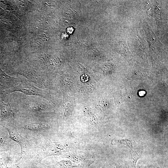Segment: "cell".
<instances>
[{
  "label": "cell",
  "instance_id": "1",
  "mask_svg": "<svg viewBox=\"0 0 168 168\" xmlns=\"http://www.w3.org/2000/svg\"><path fill=\"white\" fill-rule=\"evenodd\" d=\"M14 91H19L26 95L48 98L45 91L35 86L29 82L26 81H23L10 89L5 90L4 92L7 94H10Z\"/></svg>",
  "mask_w": 168,
  "mask_h": 168
},
{
  "label": "cell",
  "instance_id": "2",
  "mask_svg": "<svg viewBox=\"0 0 168 168\" xmlns=\"http://www.w3.org/2000/svg\"><path fill=\"white\" fill-rule=\"evenodd\" d=\"M8 94L4 92L0 96V111L2 119H7L13 115V113Z\"/></svg>",
  "mask_w": 168,
  "mask_h": 168
},
{
  "label": "cell",
  "instance_id": "3",
  "mask_svg": "<svg viewBox=\"0 0 168 168\" xmlns=\"http://www.w3.org/2000/svg\"><path fill=\"white\" fill-rule=\"evenodd\" d=\"M133 143V148L130 151L131 165L132 168H136L137 162L141 158L143 149L142 146L137 144L134 141Z\"/></svg>",
  "mask_w": 168,
  "mask_h": 168
},
{
  "label": "cell",
  "instance_id": "4",
  "mask_svg": "<svg viewBox=\"0 0 168 168\" xmlns=\"http://www.w3.org/2000/svg\"><path fill=\"white\" fill-rule=\"evenodd\" d=\"M16 78L7 75L0 68V87L4 90L12 88Z\"/></svg>",
  "mask_w": 168,
  "mask_h": 168
},
{
  "label": "cell",
  "instance_id": "5",
  "mask_svg": "<svg viewBox=\"0 0 168 168\" xmlns=\"http://www.w3.org/2000/svg\"><path fill=\"white\" fill-rule=\"evenodd\" d=\"M10 138L13 141L18 143L20 147L21 155L24 152L25 144L23 137L19 134L17 130L11 128H6Z\"/></svg>",
  "mask_w": 168,
  "mask_h": 168
},
{
  "label": "cell",
  "instance_id": "6",
  "mask_svg": "<svg viewBox=\"0 0 168 168\" xmlns=\"http://www.w3.org/2000/svg\"><path fill=\"white\" fill-rule=\"evenodd\" d=\"M19 73L33 83L39 85H42V80L41 77L34 72L30 71H21L19 72Z\"/></svg>",
  "mask_w": 168,
  "mask_h": 168
},
{
  "label": "cell",
  "instance_id": "7",
  "mask_svg": "<svg viewBox=\"0 0 168 168\" xmlns=\"http://www.w3.org/2000/svg\"><path fill=\"white\" fill-rule=\"evenodd\" d=\"M50 126L47 124L42 123H33L24 124V128L31 131H40L49 128Z\"/></svg>",
  "mask_w": 168,
  "mask_h": 168
},
{
  "label": "cell",
  "instance_id": "8",
  "mask_svg": "<svg viewBox=\"0 0 168 168\" xmlns=\"http://www.w3.org/2000/svg\"><path fill=\"white\" fill-rule=\"evenodd\" d=\"M116 144H122L125 145L130 149L133 148V145L132 142L127 139H118L114 138L111 140V144L112 145Z\"/></svg>",
  "mask_w": 168,
  "mask_h": 168
},
{
  "label": "cell",
  "instance_id": "9",
  "mask_svg": "<svg viewBox=\"0 0 168 168\" xmlns=\"http://www.w3.org/2000/svg\"><path fill=\"white\" fill-rule=\"evenodd\" d=\"M27 107L29 111L33 112L41 111L44 110L43 105L38 102H30Z\"/></svg>",
  "mask_w": 168,
  "mask_h": 168
},
{
  "label": "cell",
  "instance_id": "10",
  "mask_svg": "<svg viewBox=\"0 0 168 168\" xmlns=\"http://www.w3.org/2000/svg\"><path fill=\"white\" fill-rule=\"evenodd\" d=\"M89 119L90 123L94 125H96L98 124V120L96 116L93 114H89Z\"/></svg>",
  "mask_w": 168,
  "mask_h": 168
},
{
  "label": "cell",
  "instance_id": "11",
  "mask_svg": "<svg viewBox=\"0 0 168 168\" xmlns=\"http://www.w3.org/2000/svg\"><path fill=\"white\" fill-rule=\"evenodd\" d=\"M60 166L63 167H65L68 166H69L70 164V162L68 161H61L59 163Z\"/></svg>",
  "mask_w": 168,
  "mask_h": 168
},
{
  "label": "cell",
  "instance_id": "12",
  "mask_svg": "<svg viewBox=\"0 0 168 168\" xmlns=\"http://www.w3.org/2000/svg\"><path fill=\"white\" fill-rule=\"evenodd\" d=\"M55 147L57 149L63 150L64 149V147L59 142H54Z\"/></svg>",
  "mask_w": 168,
  "mask_h": 168
},
{
  "label": "cell",
  "instance_id": "13",
  "mask_svg": "<svg viewBox=\"0 0 168 168\" xmlns=\"http://www.w3.org/2000/svg\"><path fill=\"white\" fill-rule=\"evenodd\" d=\"M0 168H7L6 164L1 158H0Z\"/></svg>",
  "mask_w": 168,
  "mask_h": 168
},
{
  "label": "cell",
  "instance_id": "14",
  "mask_svg": "<svg viewBox=\"0 0 168 168\" xmlns=\"http://www.w3.org/2000/svg\"><path fill=\"white\" fill-rule=\"evenodd\" d=\"M5 91V90L0 87V96Z\"/></svg>",
  "mask_w": 168,
  "mask_h": 168
},
{
  "label": "cell",
  "instance_id": "15",
  "mask_svg": "<svg viewBox=\"0 0 168 168\" xmlns=\"http://www.w3.org/2000/svg\"><path fill=\"white\" fill-rule=\"evenodd\" d=\"M3 138L1 136H0V143H1L3 142Z\"/></svg>",
  "mask_w": 168,
  "mask_h": 168
},
{
  "label": "cell",
  "instance_id": "16",
  "mask_svg": "<svg viewBox=\"0 0 168 168\" xmlns=\"http://www.w3.org/2000/svg\"><path fill=\"white\" fill-rule=\"evenodd\" d=\"M155 168H161L158 166L156 167Z\"/></svg>",
  "mask_w": 168,
  "mask_h": 168
},
{
  "label": "cell",
  "instance_id": "17",
  "mask_svg": "<svg viewBox=\"0 0 168 168\" xmlns=\"http://www.w3.org/2000/svg\"><path fill=\"white\" fill-rule=\"evenodd\" d=\"M16 168H18V167H16Z\"/></svg>",
  "mask_w": 168,
  "mask_h": 168
}]
</instances>
